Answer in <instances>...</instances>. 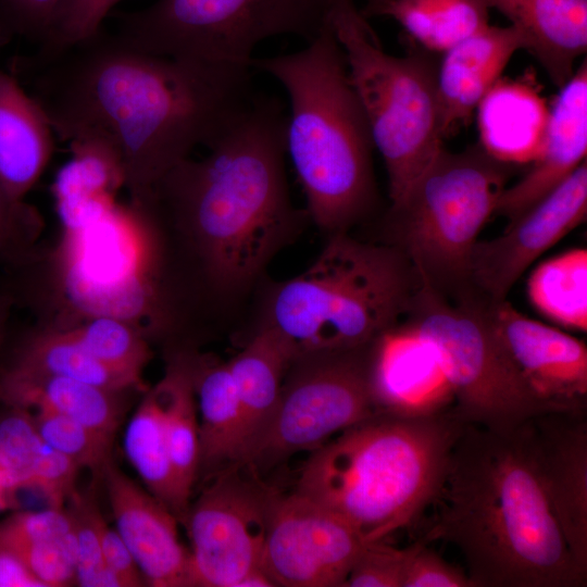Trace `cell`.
Returning a JSON list of instances; mask_svg holds the SVG:
<instances>
[{
	"label": "cell",
	"mask_w": 587,
	"mask_h": 587,
	"mask_svg": "<svg viewBox=\"0 0 587 587\" xmlns=\"http://www.w3.org/2000/svg\"><path fill=\"white\" fill-rule=\"evenodd\" d=\"M251 67L145 52L104 26L48 55L15 57L9 71L60 139L96 142L117 159L133 208L198 146L210 148L251 105Z\"/></svg>",
	"instance_id": "6da1fadb"
},
{
	"label": "cell",
	"mask_w": 587,
	"mask_h": 587,
	"mask_svg": "<svg viewBox=\"0 0 587 587\" xmlns=\"http://www.w3.org/2000/svg\"><path fill=\"white\" fill-rule=\"evenodd\" d=\"M526 422L508 430L464 427L423 538L453 545L474 587L586 586L542 487Z\"/></svg>",
	"instance_id": "7a4b0ae2"
},
{
	"label": "cell",
	"mask_w": 587,
	"mask_h": 587,
	"mask_svg": "<svg viewBox=\"0 0 587 587\" xmlns=\"http://www.w3.org/2000/svg\"><path fill=\"white\" fill-rule=\"evenodd\" d=\"M287 114L257 93L251 105L200 159L175 165L154 189L204 270L225 289L249 283L296 217L286 176Z\"/></svg>",
	"instance_id": "3957f363"
},
{
	"label": "cell",
	"mask_w": 587,
	"mask_h": 587,
	"mask_svg": "<svg viewBox=\"0 0 587 587\" xmlns=\"http://www.w3.org/2000/svg\"><path fill=\"white\" fill-rule=\"evenodd\" d=\"M466 425L452 405L378 412L313 450L296 492L339 516L365 542L385 540L433 507Z\"/></svg>",
	"instance_id": "277c9868"
},
{
	"label": "cell",
	"mask_w": 587,
	"mask_h": 587,
	"mask_svg": "<svg viewBox=\"0 0 587 587\" xmlns=\"http://www.w3.org/2000/svg\"><path fill=\"white\" fill-rule=\"evenodd\" d=\"M251 66L289 97L286 152L310 216L323 229L346 232L376 199L374 145L330 22L304 49L253 58Z\"/></svg>",
	"instance_id": "5b68a950"
},
{
	"label": "cell",
	"mask_w": 587,
	"mask_h": 587,
	"mask_svg": "<svg viewBox=\"0 0 587 587\" xmlns=\"http://www.w3.org/2000/svg\"><path fill=\"white\" fill-rule=\"evenodd\" d=\"M420 284L396 246L337 232L305 271L275 288L264 325L296 359L362 348L404 319Z\"/></svg>",
	"instance_id": "8992f818"
},
{
	"label": "cell",
	"mask_w": 587,
	"mask_h": 587,
	"mask_svg": "<svg viewBox=\"0 0 587 587\" xmlns=\"http://www.w3.org/2000/svg\"><path fill=\"white\" fill-rule=\"evenodd\" d=\"M512 164L482 146L444 147L403 196L391 203L394 246L420 283L448 300H472L470 258L477 237L507 187Z\"/></svg>",
	"instance_id": "52a82bcc"
},
{
	"label": "cell",
	"mask_w": 587,
	"mask_h": 587,
	"mask_svg": "<svg viewBox=\"0 0 587 587\" xmlns=\"http://www.w3.org/2000/svg\"><path fill=\"white\" fill-rule=\"evenodd\" d=\"M330 24L395 203L444 147L438 63L424 48L387 53L354 1L332 3Z\"/></svg>",
	"instance_id": "ba28073f"
},
{
	"label": "cell",
	"mask_w": 587,
	"mask_h": 587,
	"mask_svg": "<svg viewBox=\"0 0 587 587\" xmlns=\"http://www.w3.org/2000/svg\"><path fill=\"white\" fill-rule=\"evenodd\" d=\"M401 323L430 350L467 424L508 430L549 412L510 360L488 305L451 301L420 284Z\"/></svg>",
	"instance_id": "9c48e42d"
},
{
	"label": "cell",
	"mask_w": 587,
	"mask_h": 587,
	"mask_svg": "<svg viewBox=\"0 0 587 587\" xmlns=\"http://www.w3.org/2000/svg\"><path fill=\"white\" fill-rule=\"evenodd\" d=\"M330 11L332 0H157L109 17L120 38L145 52L252 68L261 41L295 35L310 42Z\"/></svg>",
	"instance_id": "30bf717a"
},
{
	"label": "cell",
	"mask_w": 587,
	"mask_h": 587,
	"mask_svg": "<svg viewBox=\"0 0 587 587\" xmlns=\"http://www.w3.org/2000/svg\"><path fill=\"white\" fill-rule=\"evenodd\" d=\"M373 342L296 359L271 415L232 464L258 475L382 412L372 384Z\"/></svg>",
	"instance_id": "8fae6325"
},
{
	"label": "cell",
	"mask_w": 587,
	"mask_h": 587,
	"mask_svg": "<svg viewBox=\"0 0 587 587\" xmlns=\"http://www.w3.org/2000/svg\"><path fill=\"white\" fill-rule=\"evenodd\" d=\"M134 210L124 217L109 209L90 224L64 232L66 289L88 317L110 315L134 323L155 302L148 268L153 257L151 213Z\"/></svg>",
	"instance_id": "7c38bea8"
},
{
	"label": "cell",
	"mask_w": 587,
	"mask_h": 587,
	"mask_svg": "<svg viewBox=\"0 0 587 587\" xmlns=\"http://www.w3.org/2000/svg\"><path fill=\"white\" fill-rule=\"evenodd\" d=\"M276 496L257 475H242L239 465L229 464L189 504L183 523L190 538L196 586L237 587L261 570Z\"/></svg>",
	"instance_id": "4fadbf2b"
},
{
	"label": "cell",
	"mask_w": 587,
	"mask_h": 587,
	"mask_svg": "<svg viewBox=\"0 0 587 587\" xmlns=\"http://www.w3.org/2000/svg\"><path fill=\"white\" fill-rule=\"evenodd\" d=\"M366 542L344 520L294 491L277 495L261 570L274 586L344 587Z\"/></svg>",
	"instance_id": "5bb4252c"
},
{
	"label": "cell",
	"mask_w": 587,
	"mask_h": 587,
	"mask_svg": "<svg viewBox=\"0 0 587 587\" xmlns=\"http://www.w3.org/2000/svg\"><path fill=\"white\" fill-rule=\"evenodd\" d=\"M586 214L585 161L528 211L509 221L501 235L477 240L470 258L472 300L487 305L507 300L528 266L583 223Z\"/></svg>",
	"instance_id": "9a60e30c"
},
{
	"label": "cell",
	"mask_w": 587,
	"mask_h": 587,
	"mask_svg": "<svg viewBox=\"0 0 587 587\" xmlns=\"http://www.w3.org/2000/svg\"><path fill=\"white\" fill-rule=\"evenodd\" d=\"M488 310L510 360L546 410L586 412V344L522 314L507 300Z\"/></svg>",
	"instance_id": "2e32d148"
},
{
	"label": "cell",
	"mask_w": 587,
	"mask_h": 587,
	"mask_svg": "<svg viewBox=\"0 0 587 587\" xmlns=\"http://www.w3.org/2000/svg\"><path fill=\"white\" fill-rule=\"evenodd\" d=\"M549 504L578 569L587 574L586 412H546L526 422Z\"/></svg>",
	"instance_id": "e0dca14e"
},
{
	"label": "cell",
	"mask_w": 587,
	"mask_h": 587,
	"mask_svg": "<svg viewBox=\"0 0 587 587\" xmlns=\"http://www.w3.org/2000/svg\"><path fill=\"white\" fill-rule=\"evenodd\" d=\"M104 479L116 530L130 550L147 585L192 587L190 552L178 538L177 517L112 461Z\"/></svg>",
	"instance_id": "ac0fdd59"
},
{
	"label": "cell",
	"mask_w": 587,
	"mask_h": 587,
	"mask_svg": "<svg viewBox=\"0 0 587 587\" xmlns=\"http://www.w3.org/2000/svg\"><path fill=\"white\" fill-rule=\"evenodd\" d=\"M587 152V64L575 70L561 87L551 110L540 151L532 168L514 185L505 187L495 213L512 221L563 183L583 162Z\"/></svg>",
	"instance_id": "d6986e66"
},
{
	"label": "cell",
	"mask_w": 587,
	"mask_h": 587,
	"mask_svg": "<svg viewBox=\"0 0 587 587\" xmlns=\"http://www.w3.org/2000/svg\"><path fill=\"white\" fill-rule=\"evenodd\" d=\"M372 384L382 412L429 413L453 405L430 350L401 322L373 342Z\"/></svg>",
	"instance_id": "ffe728a7"
},
{
	"label": "cell",
	"mask_w": 587,
	"mask_h": 587,
	"mask_svg": "<svg viewBox=\"0 0 587 587\" xmlns=\"http://www.w3.org/2000/svg\"><path fill=\"white\" fill-rule=\"evenodd\" d=\"M520 49V35L511 25H488L445 52L437 73L445 137L471 116Z\"/></svg>",
	"instance_id": "44dd1931"
},
{
	"label": "cell",
	"mask_w": 587,
	"mask_h": 587,
	"mask_svg": "<svg viewBox=\"0 0 587 587\" xmlns=\"http://www.w3.org/2000/svg\"><path fill=\"white\" fill-rule=\"evenodd\" d=\"M517 32L522 49L562 87L587 49V0H484Z\"/></svg>",
	"instance_id": "7402d4cb"
},
{
	"label": "cell",
	"mask_w": 587,
	"mask_h": 587,
	"mask_svg": "<svg viewBox=\"0 0 587 587\" xmlns=\"http://www.w3.org/2000/svg\"><path fill=\"white\" fill-rule=\"evenodd\" d=\"M53 135L37 101L0 64V180L15 199L24 200L43 173Z\"/></svg>",
	"instance_id": "603a6c76"
},
{
	"label": "cell",
	"mask_w": 587,
	"mask_h": 587,
	"mask_svg": "<svg viewBox=\"0 0 587 587\" xmlns=\"http://www.w3.org/2000/svg\"><path fill=\"white\" fill-rule=\"evenodd\" d=\"M480 146L508 164L538 155L549 110L539 93L517 82L498 80L477 105Z\"/></svg>",
	"instance_id": "cb8c5ba5"
},
{
	"label": "cell",
	"mask_w": 587,
	"mask_h": 587,
	"mask_svg": "<svg viewBox=\"0 0 587 587\" xmlns=\"http://www.w3.org/2000/svg\"><path fill=\"white\" fill-rule=\"evenodd\" d=\"M123 392L61 376L0 378V402L11 409L65 415L110 439L121 421Z\"/></svg>",
	"instance_id": "d4e9b609"
},
{
	"label": "cell",
	"mask_w": 587,
	"mask_h": 587,
	"mask_svg": "<svg viewBox=\"0 0 587 587\" xmlns=\"http://www.w3.org/2000/svg\"><path fill=\"white\" fill-rule=\"evenodd\" d=\"M1 532L28 571L45 587L76 585V539L65 507L15 513Z\"/></svg>",
	"instance_id": "484cf974"
},
{
	"label": "cell",
	"mask_w": 587,
	"mask_h": 587,
	"mask_svg": "<svg viewBox=\"0 0 587 587\" xmlns=\"http://www.w3.org/2000/svg\"><path fill=\"white\" fill-rule=\"evenodd\" d=\"M199 411V471L235 462L241 446L242 413L227 362L193 354Z\"/></svg>",
	"instance_id": "4316f807"
},
{
	"label": "cell",
	"mask_w": 587,
	"mask_h": 587,
	"mask_svg": "<svg viewBox=\"0 0 587 587\" xmlns=\"http://www.w3.org/2000/svg\"><path fill=\"white\" fill-rule=\"evenodd\" d=\"M295 359L289 344L264 325L240 352L227 361L242 413L238 455L274 410L285 374Z\"/></svg>",
	"instance_id": "83f0119b"
},
{
	"label": "cell",
	"mask_w": 587,
	"mask_h": 587,
	"mask_svg": "<svg viewBox=\"0 0 587 587\" xmlns=\"http://www.w3.org/2000/svg\"><path fill=\"white\" fill-rule=\"evenodd\" d=\"M68 377L112 390L140 388L89 354L62 328H45L25 337L0 378Z\"/></svg>",
	"instance_id": "f1b7e54d"
},
{
	"label": "cell",
	"mask_w": 587,
	"mask_h": 587,
	"mask_svg": "<svg viewBox=\"0 0 587 587\" xmlns=\"http://www.w3.org/2000/svg\"><path fill=\"white\" fill-rule=\"evenodd\" d=\"M191 353L173 355L159 384L164 395L165 428L184 519L199 472V420ZM182 522V523H183Z\"/></svg>",
	"instance_id": "f546056e"
},
{
	"label": "cell",
	"mask_w": 587,
	"mask_h": 587,
	"mask_svg": "<svg viewBox=\"0 0 587 587\" xmlns=\"http://www.w3.org/2000/svg\"><path fill=\"white\" fill-rule=\"evenodd\" d=\"M123 447L147 490L183 522L166 436L164 395L159 382L147 390L130 417Z\"/></svg>",
	"instance_id": "4dcf8cb0"
},
{
	"label": "cell",
	"mask_w": 587,
	"mask_h": 587,
	"mask_svg": "<svg viewBox=\"0 0 587 587\" xmlns=\"http://www.w3.org/2000/svg\"><path fill=\"white\" fill-rule=\"evenodd\" d=\"M484 0H389L364 16L397 21L425 50L445 53L489 25Z\"/></svg>",
	"instance_id": "1f68e13d"
},
{
	"label": "cell",
	"mask_w": 587,
	"mask_h": 587,
	"mask_svg": "<svg viewBox=\"0 0 587 587\" xmlns=\"http://www.w3.org/2000/svg\"><path fill=\"white\" fill-rule=\"evenodd\" d=\"M532 304L574 330L587 329V250L574 248L540 263L527 282Z\"/></svg>",
	"instance_id": "d6a6232c"
},
{
	"label": "cell",
	"mask_w": 587,
	"mask_h": 587,
	"mask_svg": "<svg viewBox=\"0 0 587 587\" xmlns=\"http://www.w3.org/2000/svg\"><path fill=\"white\" fill-rule=\"evenodd\" d=\"M60 328L98 361L142 388L141 375L151 351L138 326L120 317L95 315Z\"/></svg>",
	"instance_id": "836d02e7"
},
{
	"label": "cell",
	"mask_w": 587,
	"mask_h": 587,
	"mask_svg": "<svg viewBox=\"0 0 587 587\" xmlns=\"http://www.w3.org/2000/svg\"><path fill=\"white\" fill-rule=\"evenodd\" d=\"M65 508L70 512L76 539V585L82 587H123L104 562L101 533L105 523L93 494L75 492Z\"/></svg>",
	"instance_id": "e575fe53"
},
{
	"label": "cell",
	"mask_w": 587,
	"mask_h": 587,
	"mask_svg": "<svg viewBox=\"0 0 587 587\" xmlns=\"http://www.w3.org/2000/svg\"><path fill=\"white\" fill-rule=\"evenodd\" d=\"M46 446L28 411L12 409L0 420V471L14 494L34 488Z\"/></svg>",
	"instance_id": "d590c367"
},
{
	"label": "cell",
	"mask_w": 587,
	"mask_h": 587,
	"mask_svg": "<svg viewBox=\"0 0 587 587\" xmlns=\"http://www.w3.org/2000/svg\"><path fill=\"white\" fill-rule=\"evenodd\" d=\"M33 419L48 446L70 458L79 469H88L95 476L102 477L111 460L113 439L58 413L37 411Z\"/></svg>",
	"instance_id": "8d00e7d4"
},
{
	"label": "cell",
	"mask_w": 587,
	"mask_h": 587,
	"mask_svg": "<svg viewBox=\"0 0 587 587\" xmlns=\"http://www.w3.org/2000/svg\"><path fill=\"white\" fill-rule=\"evenodd\" d=\"M122 0H61L34 53L48 55L98 33Z\"/></svg>",
	"instance_id": "74e56055"
},
{
	"label": "cell",
	"mask_w": 587,
	"mask_h": 587,
	"mask_svg": "<svg viewBox=\"0 0 587 587\" xmlns=\"http://www.w3.org/2000/svg\"><path fill=\"white\" fill-rule=\"evenodd\" d=\"M413 544L396 548L385 540L366 542L344 587H402Z\"/></svg>",
	"instance_id": "f35d334b"
},
{
	"label": "cell",
	"mask_w": 587,
	"mask_h": 587,
	"mask_svg": "<svg viewBox=\"0 0 587 587\" xmlns=\"http://www.w3.org/2000/svg\"><path fill=\"white\" fill-rule=\"evenodd\" d=\"M41 226L39 212L15 199L0 180V257L13 262L26 254Z\"/></svg>",
	"instance_id": "ab89813d"
},
{
	"label": "cell",
	"mask_w": 587,
	"mask_h": 587,
	"mask_svg": "<svg viewBox=\"0 0 587 587\" xmlns=\"http://www.w3.org/2000/svg\"><path fill=\"white\" fill-rule=\"evenodd\" d=\"M61 0H0V48L15 39L38 46Z\"/></svg>",
	"instance_id": "60d3db41"
},
{
	"label": "cell",
	"mask_w": 587,
	"mask_h": 587,
	"mask_svg": "<svg viewBox=\"0 0 587 587\" xmlns=\"http://www.w3.org/2000/svg\"><path fill=\"white\" fill-rule=\"evenodd\" d=\"M426 544L424 538L413 542L402 587H474L465 570L452 565Z\"/></svg>",
	"instance_id": "b9f144b4"
},
{
	"label": "cell",
	"mask_w": 587,
	"mask_h": 587,
	"mask_svg": "<svg viewBox=\"0 0 587 587\" xmlns=\"http://www.w3.org/2000/svg\"><path fill=\"white\" fill-rule=\"evenodd\" d=\"M101 546L105 564L116 575L123 587L146 585L130 550L116 528L110 527L107 522L102 527Z\"/></svg>",
	"instance_id": "7bdbcfd3"
},
{
	"label": "cell",
	"mask_w": 587,
	"mask_h": 587,
	"mask_svg": "<svg viewBox=\"0 0 587 587\" xmlns=\"http://www.w3.org/2000/svg\"><path fill=\"white\" fill-rule=\"evenodd\" d=\"M0 587H45L25 566L0 528Z\"/></svg>",
	"instance_id": "ee69618b"
},
{
	"label": "cell",
	"mask_w": 587,
	"mask_h": 587,
	"mask_svg": "<svg viewBox=\"0 0 587 587\" xmlns=\"http://www.w3.org/2000/svg\"><path fill=\"white\" fill-rule=\"evenodd\" d=\"M13 303L14 301L7 290L0 292V355L5 340L9 317Z\"/></svg>",
	"instance_id": "f6af8a7d"
},
{
	"label": "cell",
	"mask_w": 587,
	"mask_h": 587,
	"mask_svg": "<svg viewBox=\"0 0 587 587\" xmlns=\"http://www.w3.org/2000/svg\"><path fill=\"white\" fill-rule=\"evenodd\" d=\"M14 495L15 494L9 488L0 471V510H3L11 504Z\"/></svg>",
	"instance_id": "bcb514c9"
},
{
	"label": "cell",
	"mask_w": 587,
	"mask_h": 587,
	"mask_svg": "<svg viewBox=\"0 0 587 587\" xmlns=\"http://www.w3.org/2000/svg\"><path fill=\"white\" fill-rule=\"evenodd\" d=\"M387 1H389V0H369L367 5H366V9H365L363 12H361V13H362V14H365V13H367L369 11L373 10L374 8H376V7H378V5L383 4V3H385V2H387Z\"/></svg>",
	"instance_id": "7dc6e473"
},
{
	"label": "cell",
	"mask_w": 587,
	"mask_h": 587,
	"mask_svg": "<svg viewBox=\"0 0 587 587\" xmlns=\"http://www.w3.org/2000/svg\"><path fill=\"white\" fill-rule=\"evenodd\" d=\"M347 1H353V0H332V3H340V2H347Z\"/></svg>",
	"instance_id": "c3c4849f"
}]
</instances>
